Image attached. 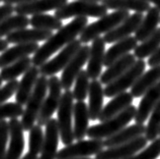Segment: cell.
Instances as JSON below:
<instances>
[{"instance_id": "1", "label": "cell", "mask_w": 160, "mask_h": 159, "mask_svg": "<svg viewBox=\"0 0 160 159\" xmlns=\"http://www.w3.org/2000/svg\"><path fill=\"white\" fill-rule=\"evenodd\" d=\"M88 25V19L85 16H79L71 20L69 24L63 26L59 29L56 34L52 35L45 43L40 46L39 49L33 53L32 58V65L40 68L46 61L49 60L54 53H56L60 49L64 48L70 42L76 39V37L80 35L84 28Z\"/></svg>"}, {"instance_id": "2", "label": "cell", "mask_w": 160, "mask_h": 159, "mask_svg": "<svg viewBox=\"0 0 160 159\" xmlns=\"http://www.w3.org/2000/svg\"><path fill=\"white\" fill-rule=\"evenodd\" d=\"M137 108L134 105L128 106L119 114L112 116V118L102 121L98 124H94L89 127L87 129L86 136L89 139H107V138L115 135L116 133L124 129L126 125H128L131 120L134 119L136 114Z\"/></svg>"}, {"instance_id": "3", "label": "cell", "mask_w": 160, "mask_h": 159, "mask_svg": "<svg viewBox=\"0 0 160 159\" xmlns=\"http://www.w3.org/2000/svg\"><path fill=\"white\" fill-rule=\"evenodd\" d=\"M48 92V79L47 77L42 76L38 78L35 88L32 90V95L29 96L28 102L26 104V108L23 109L22 118V125L23 131H29L32 125H35L38 116L43 106L44 100L46 98Z\"/></svg>"}, {"instance_id": "4", "label": "cell", "mask_w": 160, "mask_h": 159, "mask_svg": "<svg viewBox=\"0 0 160 159\" xmlns=\"http://www.w3.org/2000/svg\"><path fill=\"white\" fill-rule=\"evenodd\" d=\"M129 15L130 14L127 10H115L109 14H104L96 22L87 25L84 28V30L79 35L80 42L86 44L88 42L98 38V37H100V35L107 34L108 32L112 31L124 19H127Z\"/></svg>"}, {"instance_id": "5", "label": "cell", "mask_w": 160, "mask_h": 159, "mask_svg": "<svg viewBox=\"0 0 160 159\" xmlns=\"http://www.w3.org/2000/svg\"><path fill=\"white\" fill-rule=\"evenodd\" d=\"M73 93L72 91L66 90L61 96L60 103L58 106V129L62 143L65 146L73 143L74 134H73Z\"/></svg>"}, {"instance_id": "6", "label": "cell", "mask_w": 160, "mask_h": 159, "mask_svg": "<svg viewBox=\"0 0 160 159\" xmlns=\"http://www.w3.org/2000/svg\"><path fill=\"white\" fill-rule=\"evenodd\" d=\"M108 14V8L102 4L88 1H73L66 3L65 5L55 10V16L60 19H67L70 18H102Z\"/></svg>"}, {"instance_id": "7", "label": "cell", "mask_w": 160, "mask_h": 159, "mask_svg": "<svg viewBox=\"0 0 160 159\" xmlns=\"http://www.w3.org/2000/svg\"><path fill=\"white\" fill-rule=\"evenodd\" d=\"M145 69L146 62L144 61V59L136 60L128 70H126L119 78H117L112 82L108 84L107 87L103 89L104 96L108 98H112L118 94L126 92L129 88H132L139 77L145 72Z\"/></svg>"}, {"instance_id": "8", "label": "cell", "mask_w": 160, "mask_h": 159, "mask_svg": "<svg viewBox=\"0 0 160 159\" xmlns=\"http://www.w3.org/2000/svg\"><path fill=\"white\" fill-rule=\"evenodd\" d=\"M48 91L49 94L45 98L43 106L41 108L37 123L41 127L46 125V123L52 118V115L58 109L62 96V86L60 79L56 76H51L48 80Z\"/></svg>"}, {"instance_id": "9", "label": "cell", "mask_w": 160, "mask_h": 159, "mask_svg": "<svg viewBox=\"0 0 160 159\" xmlns=\"http://www.w3.org/2000/svg\"><path fill=\"white\" fill-rule=\"evenodd\" d=\"M103 140L90 139L77 141V143H72L65 146L60 151L57 152L56 159H73L83 158L95 155L103 150Z\"/></svg>"}, {"instance_id": "10", "label": "cell", "mask_w": 160, "mask_h": 159, "mask_svg": "<svg viewBox=\"0 0 160 159\" xmlns=\"http://www.w3.org/2000/svg\"><path fill=\"white\" fill-rule=\"evenodd\" d=\"M81 47L80 40H73L68 45H66L60 52L58 53L56 57L52 59L47 60L44 64L40 66V74L45 77L55 76L57 73L64 69L68 62L72 59V57L77 53V51Z\"/></svg>"}, {"instance_id": "11", "label": "cell", "mask_w": 160, "mask_h": 159, "mask_svg": "<svg viewBox=\"0 0 160 159\" xmlns=\"http://www.w3.org/2000/svg\"><path fill=\"white\" fill-rule=\"evenodd\" d=\"M147 144L148 140L146 139V137L140 136L128 143L109 147L107 150H102L95 154L94 159H126L144 149Z\"/></svg>"}, {"instance_id": "12", "label": "cell", "mask_w": 160, "mask_h": 159, "mask_svg": "<svg viewBox=\"0 0 160 159\" xmlns=\"http://www.w3.org/2000/svg\"><path fill=\"white\" fill-rule=\"evenodd\" d=\"M89 49L88 45L81 46L77 53L72 57L68 64H67L64 69H63L62 76L60 79L62 89L70 90V88L73 86L75 79L78 76V74L82 70L83 65L86 63L89 57Z\"/></svg>"}, {"instance_id": "13", "label": "cell", "mask_w": 160, "mask_h": 159, "mask_svg": "<svg viewBox=\"0 0 160 159\" xmlns=\"http://www.w3.org/2000/svg\"><path fill=\"white\" fill-rule=\"evenodd\" d=\"M143 18H144L143 14H140V12H135L134 14H130L127 19H124L120 25H118L115 29L104 34L102 38L106 42V44L116 43L118 41L131 36L133 33L136 32Z\"/></svg>"}, {"instance_id": "14", "label": "cell", "mask_w": 160, "mask_h": 159, "mask_svg": "<svg viewBox=\"0 0 160 159\" xmlns=\"http://www.w3.org/2000/svg\"><path fill=\"white\" fill-rule=\"evenodd\" d=\"M104 54H106V42L103 38L98 37L92 40L86 69V73L89 79L98 80L100 77L103 66Z\"/></svg>"}, {"instance_id": "15", "label": "cell", "mask_w": 160, "mask_h": 159, "mask_svg": "<svg viewBox=\"0 0 160 159\" xmlns=\"http://www.w3.org/2000/svg\"><path fill=\"white\" fill-rule=\"evenodd\" d=\"M9 125V146L6 150L5 159H19L24 149V136L22 123L18 118H10Z\"/></svg>"}, {"instance_id": "16", "label": "cell", "mask_w": 160, "mask_h": 159, "mask_svg": "<svg viewBox=\"0 0 160 159\" xmlns=\"http://www.w3.org/2000/svg\"><path fill=\"white\" fill-rule=\"evenodd\" d=\"M160 101V81L151 87L149 90H147L144 95L142 96V99L139 106L136 110L134 120L136 123H144L148 119L151 111L153 108L157 105V103Z\"/></svg>"}, {"instance_id": "17", "label": "cell", "mask_w": 160, "mask_h": 159, "mask_svg": "<svg viewBox=\"0 0 160 159\" xmlns=\"http://www.w3.org/2000/svg\"><path fill=\"white\" fill-rule=\"evenodd\" d=\"M59 129L57 119L51 118L46 123L44 143L41 150V156L38 159H56L59 143Z\"/></svg>"}, {"instance_id": "18", "label": "cell", "mask_w": 160, "mask_h": 159, "mask_svg": "<svg viewBox=\"0 0 160 159\" xmlns=\"http://www.w3.org/2000/svg\"><path fill=\"white\" fill-rule=\"evenodd\" d=\"M53 35L52 31L42 30V29H20L14 31L6 36L8 44H20V43H38L40 41H46Z\"/></svg>"}, {"instance_id": "19", "label": "cell", "mask_w": 160, "mask_h": 159, "mask_svg": "<svg viewBox=\"0 0 160 159\" xmlns=\"http://www.w3.org/2000/svg\"><path fill=\"white\" fill-rule=\"evenodd\" d=\"M67 3V0H33V1L18 4L14 7L18 14L29 15L44 14L46 11L56 10Z\"/></svg>"}, {"instance_id": "20", "label": "cell", "mask_w": 160, "mask_h": 159, "mask_svg": "<svg viewBox=\"0 0 160 159\" xmlns=\"http://www.w3.org/2000/svg\"><path fill=\"white\" fill-rule=\"evenodd\" d=\"M40 77V69L38 66L32 65L24 73L22 81L18 82V87L15 93V100L20 105H26L29 96L32 95L38 78Z\"/></svg>"}, {"instance_id": "21", "label": "cell", "mask_w": 160, "mask_h": 159, "mask_svg": "<svg viewBox=\"0 0 160 159\" xmlns=\"http://www.w3.org/2000/svg\"><path fill=\"white\" fill-rule=\"evenodd\" d=\"M39 47L38 43H20L11 48H7L0 54V69L33 54Z\"/></svg>"}, {"instance_id": "22", "label": "cell", "mask_w": 160, "mask_h": 159, "mask_svg": "<svg viewBox=\"0 0 160 159\" xmlns=\"http://www.w3.org/2000/svg\"><path fill=\"white\" fill-rule=\"evenodd\" d=\"M74 139L77 141L84 140L86 137L87 129L89 128V113L88 107L84 101H77L73 106Z\"/></svg>"}, {"instance_id": "23", "label": "cell", "mask_w": 160, "mask_h": 159, "mask_svg": "<svg viewBox=\"0 0 160 159\" xmlns=\"http://www.w3.org/2000/svg\"><path fill=\"white\" fill-rule=\"evenodd\" d=\"M145 125L144 123H135L130 127L122 129L121 131L116 133L115 135L107 138L103 140L104 147H115V146L128 143L130 141H133L136 138L143 136L145 133Z\"/></svg>"}, {"instance_id": "24", "label": "cell", "mask_w": 160, "mask_h": 159, "mask_svg": "<svg viewBox=\"0 0 160 159\" xmlns=\"http://www.w3.org/2000/svg\"><path fill=\"white\" fill-rule=\"evenodd\" d=\"M103 88L102 84L98 80H92L89 84L88 90V113L91 120H98V116L103 108Z\"/></svg>"}, {"instance_id": "25", "label": "cell", "mask_w": 160, "mask_h": 159, "mask_svg": "<svg viewBox=\"0 0 160 159\" xmlns=\"http://www.w3.org/2000/svg\"><path fill=\"white\" fill-rule=\"evenodd\" d=\"M134 97L131 93H128L127 91L123 92L121 94L116 95L115 97L109 101L106 106L102 108V112L98 116V120L104 121L107 119L112 118V116L119 114L124 109H126L128 106L132 105Z\"/></svg>"}, {"instance_id": "26", "label": "cell", "mask_w": 160, "mask_h": 159, "mask_svg": "<svg viewBox=\"0 0 160 159\" xmlns=\"http://www.w3.org/2000/svg\"><path fill=\"white\" fill-rule=\"evenodd\" d=\"M136 61V57L134 54L128 53L124 55L123 57L119 58L113 63H112L109 66H108L107 70L100 74V83L102 85H108L113 80L119 78L121 74H123L126 70H128Z\"/></svg>"}, {"instance_id": "27", "label": "cell", "mask_w": 160, "mask_h": 159, "mask_svg": "<svg viewBox=\"0 0 160 159\" xmlns=\"http://www.w3.org/2000/svg\"><path fill=\"white\" fill-rule=\"evenodd\" d=\"M137 45H138V41L136 40L135 37L132 36H129L127 38L116 42L111 48L106 51L103 65L108 68V66L113 63L119 58L123 57L126 54H128L130 51L134 50L137 47Z\"/></svg>"}, {"instance_id": "28", "label": "cell", "mask_w": 160, "mask_h": 159, "mask_svg": "<svg viewBox=\"0 0 160 159\" xmlns=\"http://www.w3.org/2000/svg\"><path fill=\"white\" fill-rule=\"evenodd\" d=\"M160 81V64L152 66L149 70L143 73L131 88V94L134 98H140L151 87Z\"/></svg>"}, {"instance_id": "29", "label": "cell", "mask_w": 160, "mask_h": 159, "mask_svg": "<svg viewBox=\"0 0 160 159\" xmlns=\"http://www.w3.org/2000/svg\"><path fill=\"white\" fill-rule=\"evenodd\" d=\"M160 23V11L156 7H150L147 14L143 18L141 24L135 32V38L139 42L146 40L150 37L158 28Z\"/></svg>"}, {"instance_id": "30", "label": "cell", "mask_w": 160, "mask_h": 159, "mask_svg": "<svg viewBox=\"0 0 160 159\" xmlns=\"http://www.w3.org/2000/svg\"><path fill=\"white\" fill-rule=\"evenodd\" d=\"M102 4L108 9L113 10H133L143 14L148 11L150 3L145 0H102Z\"/></svg>"}, {"instance_id": "31", "label": "cell", "mask_w": 160, "mask_h": 159, "mask_svg": "<svg viewBox=\"0 0 160 159\" xmlns=\"http://www.w3.org/2000/svg\"><path fill=\"white\" fill-rule=\"evenodd\" d=\"M32 64V58L28 56L22 58L15 62L8 64L7 66H4L0 70V77L5 82H9L12 80H16V78L22 76L27 70L31 68Z\"/></svg>"}, {"instance_id": "32", "label": "cell", "mask_w": 160, "mask_h": 159, "mask_svg": "<svg viewBox=\"0 0 160 159\" xmlns=\"http://www.w3.org/2000/svg\"><path fill=\"white\" fill-rule=\"evenodd\" d=\"M160 47V28H157L152 35L142 41L140 45L134 49V55L138 59H144L156 51Z\"/></svg>"}, {"instance_id": "33", "label": "cell", "mask_w": 160, "mask_h": 159, "mask_svg": "<svg viewBox=\"0 0 160 159\" xmlns=\"http://www.w3.org/2000/svg\"><path fill=\"white\" fill-rule=\"evenodd\" d=\"M29 25L32 28L42 29V30H49V31H58L59 29H61L63 27L62 19H58L55 15L46 14H33L29 19Z\"/></svg>"}, {"instance_id": "34", "label": "cell", "mask_w": 160, "mask_h": 159, "mask_svg": "<svg viewBox=\"0 0 160 159\" xmlns=\"http://www.w3.org/2000/svg\"><path fill=\"white\" fill-rule=\"evenodd\" d=\"M29 25V19L27 15L18 14L9 15L0 23V38L7 36L10 33L27 28Z\"/></svg>"}, {"instance_id": "35", "label": "cell", "mask_w": 160, "mask_h": 159, "mask_svg": "<svg viewBox=\"0 0 160 159\" xmlns=\"http://www.w3.org/2000/svg\"><path fill=\"white\" fill-rule=\"evenodd\" d=\"M149 116V121L145 128L144 136L148 141L152 142L158 138L160 132V101L153 108Z\"/></svg>"}, {"instance_id": "36", "label": "cell", "mask_w": 160, "mask_h": 159, "mask_svg": "<svg viewBox=\"0 0 160 159\" xmlns=\"http://www.w3.org/2000/svg\"><path fill=\"white\" fill-rule=\"evenodd\" d=\"M74 89L72 91L73 98L77 101H84L88 96V90H89V77L86 70H81L78 76L75 79Z\"/></svg>"}, {"instance_id": "37", "label": "cell", "mask_w": 160, "mask_h": 159, "mask_svg": "<svg viewBox=\"0 0 160 159\" xmlns=\"http://www.w3.org/2000/svg\"><path fill=\"white\" fill-rule=\"evenodd\" d=\"M44 134L42 127L39 124L32 125V128L29 129L28 135V151L33 154L41 153L42 147L44 143Z\"/></svg>"}, {"instance_id": "38", "label": "cell", "mask_w": 160, "mask_h": 159, "mask_svg": "<svg viewBox=\"0 0 160 159\" xmlns=\"http://www.w3.org/2000/svg\"><path fill=\"white\" fill-rule=\"evenodd\" d=\"M160 156V137L152 141L149 146L126 159H157Z\"/></svg>"}, {"instance_id": "39", "label": "cell", "mask_w": 160, "mask_h": 159, "mask_svg": "<svg viewBox=\"0 0 160 159\" xmlns=\"http://www.w3.org/2000/svg\"><path fill=\"white\" fill-rule=\"evenodd\" d=\"M23 113V107L18 102L0 104V120L5 118H18Z\"/></svg>"}, {"instance_id": "40", "label": "cell", "mask_w": 160, "mask_h": 159, "mask_svg": "<svg viewBox=\"0 0 160 159\" xmlns=\"http://www.w3.org/2000/svg\"><path fill=\"white\" fill-rule=\"evenodd\" d=\"M9 138V125L8 121L0 120V159H5L6 145Z\"/></svg>"}, {"instance_id": "41", "label": "cell", "mask_w": 160, "mask_h": 159, "mask_svg": "<svg viewBox=\"0 0 160 159\" xmlns=\"http://www.w3.org/2000/svg\"><path fill=\"white\" fill-rule=\"evenodd\" d=\"M18 87V80H12V81L7 82L5 86L0 88V104H2L11 98L16 93Z\"/></svg>"}, {"instance_id": "42", "label": "cell", "mask_w": 160, "mask_h": 159, "mask_svg": "<svg viewBox=\"0 0 160 159\" xmlns=\"http://www.w3.org/2000/svg\"><path fill=\"white\" fill-rule=\"evenodd\" d=\"M13 11H14V7L12 6V4H4V5L0 6V23L3 19L8 18L9 15H11Z\"/></svg>"}, {"instance_id": "43", "label": "cell", "mask_w": 160, "mask_h": 159, "mask_svg": "<svg viewBox=\"0 0 160 159\" xmlns=\"http://www.w3.org/2000/svg\"><path fill=\"white\" fill-rule=\"evenodd\" d=\"M149 66H156L160 64V47L155 51L152 55H150L148 57V61H147Z\"/></svg>"}, {"instance_id": "44", "label": "cell", "mask_w": 160, "mask_h": 159, "mask_svg": "<svg viewBox=\"0 0 160 159\" xmlns=\"http://www.w3.org/2000/svg\"><path fill=\"white\" fill-rule=\"evenodd\" d=\"M4 2V4H22V3H28V2H31L33 1V0H2Z\"/></svg>"}, {"instance_id": "45", "label": "cell", "mask_w": 160, "mask_h": 159, "mask_svg": "<svg viewBox=\"0 0 160 159\" xmlns=\"http://www.w3.org/2000/svg\"><path fill=\"white\" fill-rule=\"evenodd\" d=\"M8 48V43L6 40H2L0 38V52H3L4 50Z\"/></svg>"}, {"instance_id": "46", "label": "cell", "mask_w": 160, "mask_h": 159, "mask_svg": "<svg viewBox=\"0 0 160 159\" xmlns=\"http://www.w3.org/2000/svg\"><path fill=\"white\" fill-rule=\"evenodd\" d=\"M22 159H38V155H37V154L32 153V152H28Z\"/></svg>"}, {"instance_id": "47", "label": "cell", "mask_w": 160, "mask_h": 159, "mask_svg": "<svg viewBox=\"0 0 160 159\" xmlns=\"http://www.w3.org/2000/svg\"><path fill=\"white\" fill-rule=\"evenodd\" d=\"M145 1L149 2V3H153L155 7L158 8V10L160 11V0H145Z\"/></svg>"}, {"instance_id": "48", "label": "cell", "mask_w": 160, "mask_h": 159, "mask_svg": "<svg viewBox=\"0 0 160 159\" xmlns=\"http://www.w3.org/2000/svg\"><path fill=\"white\" fill-rule=\"evenodd\" d=\"M80 1H88V2H96V3H98L99 1H102V0H80Z\"/></svg>"}, {"instance_id": "49", "label": "cell", "mask_w": 160, "mask_h": 159, "mask_svg": "<svg viewBox=\"0 0 160 159\" xmlns=\"http://www.w3.org/2000/svg\"><path fill=\"white\" fill-rule=\"evenodd\" d=\"M73 159H92V158H89V157H83V158H73Z\"/></svg>"}, {"instance_id": "50", "label": "cell", "mask_w": 160, "mask_h": 159, "mask_svg": "<svg viewBox=\"0 0 160 159\" xmlns=\"http://www.w3.org/2000/svg\"><path fill=\"white\" fill-rule=\"evenodd\" d=\"M2 82H3V80L1 79V77H0V87H1V85H2Z\"/></svg>"}, {"instance_id": "51", "label": "cell", "mask_w": 160, "mask_h": 159, "mask_svg": "<svg viewBox=\"0 0 160 159\" xmlns=\"http://www.w3.org/2000/svg\"><path fill=\"white\" fill-rule=\"evenodd\" d=\"M1 1H2V0H0V2H1Z\"/></svg>"}, {"instance_id": "52", "label": "cell", "mask_w": 160, "mask_h": 159, "mask_svg": "<svg viewBox=\"0 0 160 159\" xmlns=\"http://www.w3.org/2000/svg\"><path fill=\"white\" fill-rule=\"evenodd\" d=\"M159 136H160V132H159Z\"/></svg>"}]
</instances>
